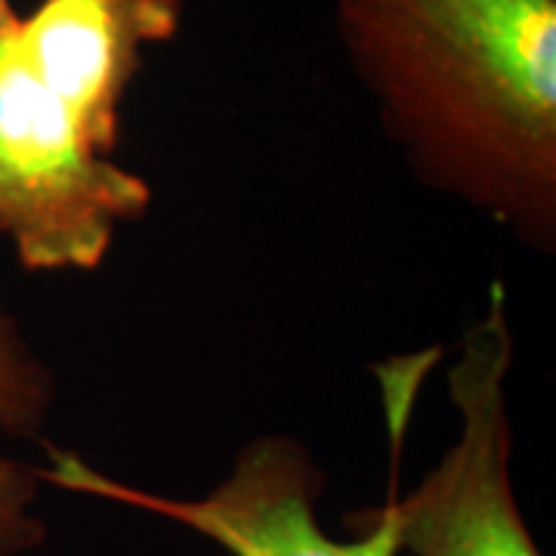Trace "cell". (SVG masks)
I'll use <instances>...</instances> for the list:
<instances>
[{
	"instance_id": "obj_4",
	"label": "cell",
	"mask_w": 556,
	"mask_h": 556,
	"mask_svg": "<svg viewBox=\"0 0 556 556\" xmlns=\"http://www.w3.org/2000/svg\"><path fill=\"white\" fill-rule=\"evenodd\" d=\"M517 343L504 281L489 285L485 309L464 331L448 368L460 430L452 448L396 501L399 547L412 556H544L519 510L510 460L514 424L507 380Z\"/></svg>"
},
{
	"instance_id": "obj_2",
	"label": "cell",
	"mask_w": 556,
	"mask_h": 556,
	"mask_svg": "<svg viewBox=\"0 0 556 556\" xmlns=\"http://www.w3.org/2000/svg\"><path fill=\"white\" fill-rule=\"evenodd\" d=\"M182 0H38L0 16V236L25 273H97L155 189L115 159L121 109Z\"/></svg>"
},
{
	"instance_id": "obj_6",
	"label": "cell",
	"mask_w": 556,
	"mask_h": 556,
	"mask_svg": "<svg viewBox=\"0 0 556 556\" xmlns=\"http://www.w3.org/2000/svg\"><path fill=\"white\" fill-rule=\"evenodd\" d=\"M7 7H10V0H0V16L7 13Z\"/></svg>"
},
{
	"instance_id": "obj_3",
	"label": "cell",
	"mask_w": 556,
	"mask_h": 556,
	"mask_svg": "<svg viewBox=\"0 0 556 556\" xmlns=\"http://www.w3.org/2000/svg\"><path fill=\"white\" fill-rule=\"evenodd\" d=\"M47 464L35 467L43 485L87 495L177 522L214 541L229 556H399L396 489L387 501L356 514V538H331L318 522L325 470L298 437L266 433L239 448L229 473L201 497H174L102 473L78 452L43 445Z\"/></svg>"
},
{
	"instance_id": "obj_1",
	"label": "cell",
	"mask_w": 556,
	"mask_h": 556,
	"mask_svg": "<svg viewBox=\"0 0 556 556\" xmlns=\"http://www.w3.org/2000/svg\"><path fill=\"white\" fill-rule=\"evenodd\" d=\"M331 3L412 177L554 254L556 0Z\"/></svg>"
},
{
	"instance_id": "obj_5",
	"label": "cell",
	"mask_w": 556,
	"mask_h": 556,
	"mask_svg": "<svg viewBox=\"0 0 556 556\" xmlns=\"http://www.w3.org/2000/svg\"><path fill=\"white\" fill-rule=\"evenodd\" d=\"M60 380L31 343L20 316L0 306V433L38 439L56 412ZM43 482L31 464L0 452V556H25L47 541Z\"/></svg>"
}]
</instances>
